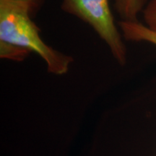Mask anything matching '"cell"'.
Wrapping results in <instances>:
<instances>
[{"label": "cell", "mask_w": 156, "mask_h": 156, "mask_svg": "<svg viewBox=\"0 0 156 156\" xmlns=\"http://www.w3.org/2000/svg\"><path fill=\"white\" fill-rule=\"evenodd\" d=\"M31 16L30 7L25 4L0 0V41L38 54L46 62L51 74H67L73 62V57L48 46L41 39L40 30Z\"/></svg>", "instance_id": "6da1fadb"}, {"label": "cell", "mask_w": 156, "mask_h": 156, "mask_svg": "<svg viewBox=\"0 0 156 156\" xmlns=\"http://www.w3.org/2000/svg\"><path fill=\"white\" fill-rule=\"evenodd\" d=\"M30 53L29 50L17 45L0 41V57L2 58L23 62Z\"/></svg>", "instance_id": "5b68a950"}, {"label": "cell", "mask_w": 156, "mask_h": 156, "mask_svg": "<svg viewBox=\"0 0 156 156\" xmlns=\"http://www.w3.org/2000/svg\"><path fill=\"white\" fill-rule=\"evenodd\" d=\"M119 26L126 41H145L156 46V31L139 21L122 20Z\"/></svg>", "instance_id": "3957f363"}, {"label": "cell", "mask_w": 156, "mask_h": 156, "mask_svg": "<svg viewBox=\"0 0 156 156\" xmlns=\"http://www.w3.org/2000/svg\"><path fill=\"white\" fill-rule=\"evenodd\" d=\"M62 10L78 17L93 28L108 46L120 65L126 62V48L115 24L108 0H62Z\"/></svg>", "instance_id": "7a4b0ae2"}, {"label": "cell", "mask_w": 156, "mask_h": 156, "mask_svg": "<svg viewBox=\"0 0 156 156\" xmlns=\"http://www.w3.org/2000/svg\"><path fill=\"white\" fill-rule=\"evenodd\" d=\"M11 1L18 2H22L27 5L30 7L33 15L39 8V7L42 4L43 0H11Z\"/></svg>", "instance_id": "52a82bcc"}, {"label": "cell", "mask_w": 156, "mask_h": 156, "mask_svg": "<svg viewBox=\"0 0 156 156\" xmlns=\"http://www.w3.org/2000/svg\"><path fill=\"white\" fill-rule=\"evenodd\" d=\"M146 0H115V8L122 20L138 21Z\"/></svg>", "instance_id": "277c9868"}, {"label": "cell", "mask_w": 156, "mask_h": 156, "mask_svg": "<svg viewBox=\"0 0 156 156\" xmlns=\"http://www.w3.org/2000/svg\"><path fill=\"white\" fill-rule=\"evenodd\" d=\"M144 18L147 26L156 31V0H151L144 9Z\"/></svg>", "instance_id": "8992f818"}]
</instances>
